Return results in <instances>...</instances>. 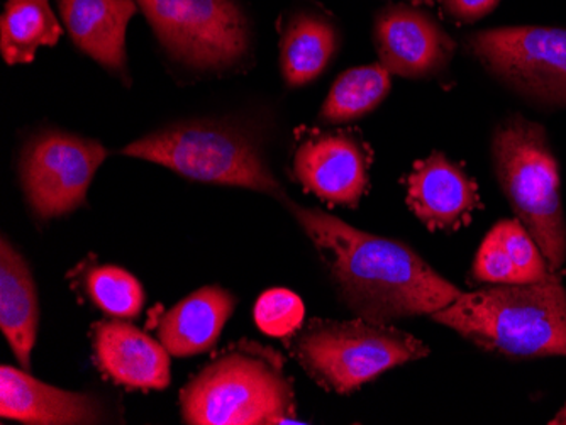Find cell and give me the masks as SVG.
Returning <instances> with one entry per match:
<instances>
[{"instance_id": "obj_6", "label": "cell", "mask_w": 566, "mask_h": 425, "mask_svg": "<svg viewBox=\"0 0 566 425\" xmlns=\"http://www.w3.org/2000/svg\"><path fill=\"white\" fill-rule=\"evenodd\" d=\"M126 157L161 164L197 182L243 187L283 199V187L259 146L218 124H175L120 149Z\"/></svg>"}, {"instance_id": "obj_7", "label": "cell", "mask_w": 566, "mask_h": 425, "mask_svg": "<svg viewBox=\"0 0 566 425\" xmlns=\"http://www.w3.org/2000/svg\"><path fill=\"white\" fill-rule=\"evenodd\" d=\"M175 62L189 68H233L250 52L251 33L237 0H136Z\"/></svg>"}, {"instance_id": "obj_25", "label": "cell", "mask_w": 566, "mask_h": 425, "mask_svg": "<svg viewBox=\"0 0 566 425\" xmlns=\"http://www.w3.org/2000/svg\"><path fill=\"white\" fill-rule=\"evenodd\" d=\"M552 425H566V404L565 407L562 408V411L556 414V417L552 418V422H549Z\"/></svg>"}, {"instance_id": "obj_9", "label": "cell", "mask_w": 566, "mask_h": 425, "mask_svg": "<svg viewBox=\"0 0 566 425\" xmlns=\"http://www.w3.org/2000/svg\"><path fill=\"white\" fill-rule=\"evenodd\" d=\"M107 149L84 136L46 131L34 136L21 158L25 199L41 219L60 217L85 204Z\"/></svg>"}, {"instance_id": "obj_2", "label": "cell", "mask_w": 566, "mask_h": 425, "mask_svg": "<svg viewBox=\"0 0 566 425\" xmlns=\"http://www.w3.org/2000/svg\"><path fill=\"white\" fill-rule=\"evenodd\" d=\"M431 319L486 353L566 357V290L555 273L533 284L463 291Z\"/></svg>"}, {"instance_id": "obj_26", "label": "cell", "mask_w": 566, "mask_h": 425, "mask_svg": "<svg viewBox=\"0 0 566 425\" xmlns=\"http://www.w3.org/2000/svg\"><path fill=\"white\" fill-rule=\"evenodd\" d=\"M410 2H415V0H410Z\"/></svg>"}, {"instance_id": "obj_16", "label": "cell", "mask_w": 566, "mask_h": 425, "mask_svg": "<svg viewBox=\"0 0 566 425\" xmlns=\"http://www.w3.org/2000/svg\"><path fill=\"white\" fill-rule=\"evenodd\" d=\"M234 306L237 298L224 288L218 285L200 288L158 319V339L171 357H196L209 351Z\"/></svg>"}, {"instance_id": "obj_5", "label": "cell", "mask_w": 566, "mask_h": 425, "mask_svg": "<svg viewBox=\"0 0 566 425\" xmlns=\"http://www.w3.org/2000/svg\"><path fill=\"white\" fill-rule=\"evenodd\" d=\"M291 353L321 386L348 395L385 371L428 357L409 332L361 319H313L289 338Z\"/></svg>"}, {"instance_id": "obj_10", "label": "cell", "mask_w": 566, "mask_h": 425, "mask_svg": "<svg viewBox=\"0 0 566 425\" xmlns=\"http://www.w3.org/2000/svg\"><path fill=\"white\" fill-rule=\"evenodd\" d=\"M370 153L349 131H308L295 148L292 170L307 192L355 209L367 192Z\"/></svg>"}, {"instance_id": "obj_12", "label": "cell", "mask_w": 566, "mask_h": 425, "mask_svg": "<svg viewBox=\"0 0 566 425\" xmlns=\"http://www.w3.org/2000/svg\"><path fill=\"white\" fill-rule=\"evenodd\" d=\"M407 205L429 231H458L469 226L480 205L479 187L447 155L432 153L418 161L407 179Z\"/></svg>"}, {"instance_id": "obj_8", "label": "cell", "mask_w": 566, "mask_h": 425, "mask_svg": "<svg viewBox=\"0 0 566 425\" xmlns=\"http://www.w3.org/2000/svg\"><path fill=\"white\" fill-rule=\"evenodd\" d=\"M470 52L499 81L549 106H566V30L509 26L467 38Z\"/></svg>"}, {"instance_id": "obj_1", "label": "cell", "mask_w": 566, "mask_h": 425, "mask_svg": "<svg viewBox=\"0 0 566 425\" xmlns=\"http://www.w3.org/2000/svg\"><path fill=\"white\" fill-rule=\"evenodd\" d=\"M289 205L343 300L364 319L389 323L431 316L463 294L407 244L356 230L321 209Z\"/></svg>"}, {"instance_id": "obj_11", "label": "cell", "mask_w": 566, "mask_h": 425, "mask_svg": "<svg viewBox=\"0 0 566 425\" xmlns=\"http://www.w3.org/2000/svg\"><path fill=\"white\" fill-rule=\"evenodd\" d=\"M375 47L390 75L406 78L432 77L450 65L453 38L422 9L389 6L375 18Z\"/></svg>"}, {"instance_id": "obj_24", "label": "cell", "mask_w": 566, "mask_h": 425, "mask_svg": "<svg viewBox=\"0 0 566 425\" xmlns=\"http://www.w3.org/2000/svg\"><path fill=\"white\" fill-rule=\"evenodd\" d=\"M441 4L451 18L470 24L491 14L501 0H441Z\"/></svg>"}, {"instance_id": "obj_22", "label": "cell", "mask_w": 566, "mask_h": 425, "mask_svg": "<svg viewBox=\"0 0 566 425\" xmlns=\"http://www.w3.org/2000/svg\"><path fill=\"white\" fill-rule=\"evenodd\" d=\"M305 309L301 297L285 288L266 290L254 306V322L272 338H291L302 328Z\"/></svg>"}, {"instance_id": "obj_15", "label": "cell", "mask_w": 566, "mask_h": 425, "mask_svg": "<svg viewBox=\"0 0 566 425\" xmlns=\"http://www.w3.org/2000/svg\"><path fill=\"white\" fill-rule=\"evenodd\" d=\"M138 8L136 0H59L60 15L73 44L119 75L127 72V24Z\"/></svg>"}, {"instance_id": "obj_17", "label": "cell", "mask_w": 566, "mask_h": 425, "mask_svg": "<svg viewBox=\"0 0 566 425\" xmlns=\"http://www.w3.org/2000/svg\"><path fill=\"white\" fill-rule=\"evenodd\" d=\"M40 306L36 285L25 259L2 237L0 246V329L24 370L31 366Z\"/></svg>"}, {"instance_id": "obj_20", "label": "cell", "mask_w": 566, "mask_h": 425, "mask_svg": "<svg viewBox=\"0 0 566 425\" xmlns=\"http://www.w3.org/2000/svg\"><path fill=\"white\" fill-rule=\"evenodd\" d=\"M390 87V72L381 63L346 70L331 87L321 107V120L345 124L367 116L384 103Z\"/></svg>"}, {"instance_id": "obj_4", "label": "cell", "mask_w": 566, "mask_h": 425, "mask_svg": "<svg viewBox=\"0 0 566 425\" xmlns=\"http://www.w3.org/2000/svg\"><path fill=\"white\" fill-rule=\"evenodd\" d=\"M492 158L516 219L536 241L549 272H558L566 259V222L558 161L545 129L524 117H509L495 129Z\"/></svg>"}, {"instance_id": "obj_18", "label": "cell", "mask_w": 566, "mask_h": 425, "mask_svg": "<svg viewBox=\"0 0 566 425\" xmlns=\"http://www.w3.org/2000/svg\"><path fill=\"white\" fill-rule=\"evenodd\" d=\"M338 50V30L329 19L313 11L289 18L280 38V70L289 87L316 81Z\"/></svg>"}, {"instance_id": "obj_14", "label": "cell", "mask_w": 566, "mask_h": 425, "mask_svg": "<svg viewBox=\"0 0 566 425\" xmlns=\"http://www.w3.org/2000/svg\"><path fill=\"white\" fill-rule=\"evenodd\" d=\"M0 415L22 424H97L102 408L94 396L55 389L4 364L0 370Z\"/></svg>"}, {"instance_id": "obj_3", "label": "cell", "mask_w": 566, "mask_h": 425, "mask_svg": "<svg viewBox=\"0 0 566 425\" xmlns=\"http://www.w3.org/2000/svg\"><path fill=\"white\" fill-rule=\"evenodd\" d=\"M182 415L196 425L304 424L283 360L263 346H238L203 368L182 390Z\"/></svg>"}, {"instance_id": "obj_19", "label": "cell", "mask_w": 566, "mask_h": 425, "mask_svg": "<svg viewBox=\"0 0 566 425\" xmlns=\"http://www.w3.org/2000/svg\"><path fill=\"white\" fill-rule=\"evenodd\" d=\"M62 26L50 0H8L0 18V52L8 65L31 63L38 50L55 46Z\"/></svg>"}, {"instance_id": "obj_13", "label": "cell", "mask_w": 566, "mask_h": 425, "mask_svg": "<svg viewBox=\"0 0 566 425\" xmlns=\"http://www.w3.org/2000/svg\"><path fill=\"white\" fill-rule=\"evenodd\" d=\"M95 361L111 380L129 389L170 385V353L132 323L106 320L92 329Z\"/></svg>"}, {"instance_id": "obj_21", "label": "cell", "mask_w": 566, "mask_h": 425, "mask_svg": "<svg viewBox=\"0 0 566 425\" xmlns=\"http://www.w3.org/2000/svg\"><path fill=\"white\" fill-rule=\"evenodd\" d=\"M85 287L92 302L120 319H135L145 307V290L132 273L119 266H98L91 269Z\"/></svg>"}, {"instance_id": "obj_23", "label": "cell", "mask_w": 566, "mask_h": 425, "mask_svg": "<svg viewBox=\"0 0 566 425\" xmlns=\"http://www.w3.org/2000/svg\"><path fill=\"white\" fill-rule=\"evenodd\" d=\"M472 277L479 284L486 285L523 284L520 272L495 227H492L491 233L486 234L485 240L480 244L473 262Z\"/></svg>"}]
</instances>
